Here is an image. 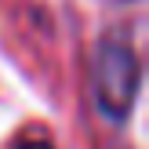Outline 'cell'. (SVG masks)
I'll list each match as a JSON object with an SVG mask.
<instances>
[{
    "instance_id": "1",
    "label": "cell",
    "mask_w": 149,
    "mask_h": 149,
    "mask_svg": "<svg viewBox=\"0 0 149 149\" xmlns=\"http://www.w3.org/2000/svg\"><path fill=\"white\" fill-rule=\"evenodd\" d=\"M95 91L109 116H124L138 91V62L127 44H106L95 62Z\"/></svg>"
},
{
    "instance_id": "2",
    "label": "cell",
    "mask_w": 149,
    "mask_h": 149,
    "mask_svg": "<svg viewBox=\"0 0 149 149\" xmlns=\"http://www.w3.org/2000/svg\"><path fill=\"white\" fill-rule=\"evenodd\" d=\"M18 149H51L47 142H40V138H36V142H26V146H18Z\"/></svg>"
}]
</instances>
